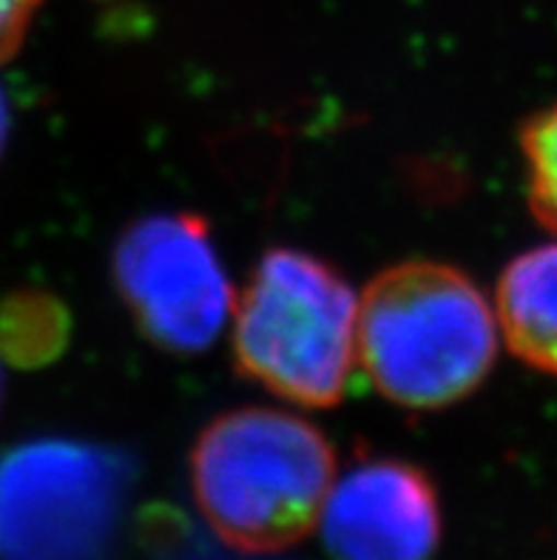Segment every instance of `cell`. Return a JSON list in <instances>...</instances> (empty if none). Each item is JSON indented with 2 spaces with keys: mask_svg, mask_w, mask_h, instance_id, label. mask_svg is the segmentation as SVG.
Instances as JSON below:
<instances>
[{
  "mask_svg": "<svg viewBox=\"0 0 557 560\" xmlns=\"http://www.w3.org/2000/svg\"><path fill=\"white\" fill-rule=\"evenodd\" d=\"M333 560H432L444 518L436 483L404 458H364L336 476L318 512Z\"/></svg>",
  "mask_w": 557,
  "mask_h": 560,
  "instance_id": "cell-6",
  "label": "cell"
},
{
  "mask_svg": "<svg viewBox=\"0 0 557 560\" xmlns=\"http://www.w3.org/2000/svg\"><path fill=\"white\" fill-rule=\"evenodd\" d=\"M43 0H0V63L18 55Z\"/></svg>",
  "mask_w": 557,
  "mask_h": 560,
  "instance_id": "cell-10",
  "label": "cell"
},
{
  "mask_svg": "<svg viewBox=\"0 0 557 560\" xmlns=\"http://www.w3.org/2000/svg\"><path fill=\"white\" fill-rule=\"evenodd\" d=\"M112 270L135 322L160 348L202 353L231 322L236 293L197 213L137 220L117 242Z\"/></svg>",
  "mask_w": 557,
  "mask_h": 560,
  "instance_id": "cell-5",
  "label": "cell"
},
{
  "mask_svg": "<svg viewBox=\"0 0 557 560\" xmlns=\"http://www.w3.org/2000/svg\"><path fill=\"white\" fill-rule=\"evenodd\" d=\"M0 396H3V378H0Z\"/></svg>",
  "mask_w": 557,
  "mask_h": 560,
  "instance_id": "cell-12",
  "label": "cell"
},
{
  "mask_svg": "<svg viewBox=\"0 0 557 560\" xmlns=\"http://www.w3.org/2000/svg\"><path fill=\"white\" fill-rule=\"evenodd\" d=\"M336 481V450L313 421L242 407L217 416L190 453V490L225 547L282 552L316 529Z\"/></svg>",
  "mask_w": 557,
  "mask_h": 560,
  "instance_id": "cell-2",
  "label": "cell"
},
{
  "mask_svg": "<svg viewBox=\"0 0 557 560\" xmlns=\"http://www.w3.org/2000/svg\"><path fill=\"white\" fill-rule=\"evenodd\" d=\"M521 156L532 213L541 225L557 231V103L523 122Z\"/></svg>",
  "mask_w": 557,
  "mask_h": 560,
  "instance_id": "cell-9",
  "label": "cell"
},
{
  "mask_svg": "<svg viewBox=\"0 0 557 560\" xmlns=\"http://www.w3.org/2000/svg\"><path fill=\"white\" fill-rule=\"evenodd\" d=\"M498 319L464 270L432 259L384 268L359 296L356 355L375 390L407 410L459 405L487 382Z\"/></svg>",
  "mask_w": 557,
  "mask_h": 560,
  "instance_id": "cell-1",
  "label": "cell"
},
{
  "mask_svg": "<svg viewBox=\"0 0 557 560\" xmlns=\"http://www.w3.org/2000/svg\"><path fill=\"white\" fill-rule=\"evenodd\" d=\"M126 464L69 439L0 458V560H100L120 524Z\"/></svg>",
  "mask_w": 557,
  "mask_h": 560,
  "instance_id": "cell-4",
  "label": "cell"
},
{
  "mask_svg": "<svg viewBox=\"0 0 557 560\" xmlns=\"http://www.w3.org/2000/svg\"><path fill=\"white\" fill-rule=\"evenodd\" d=\"M492 311L507 348L523 364L557 376V240L509 259Z\"/></svg>",
  "mask_w": 557,
  "mask_h": 560,
  "instance_id": "cell-7",
  "label": "cell"
},
{
  "mask_svg": "<svg viewBox=\"0 0 557 560\" xmlns=\"http://www.w3.org/2000/svg\"><path fill=\"white\" fill-rule=\"evenodd\" d=\"M359 293L339 270L297 248H274L233 299L231 341L247 378L290 405L345 398L356 355Z\"/></svg>",
  "mask_w": 557,
  "mask_h": 560,
  "instance_id": "cell-3",
  "label": "cell"
},
{
  "mask_svg": "<svg viewBox=\"0 0 557 560\" xmlns=\"http://www.w3.org/2000/svg\"><path fill=\"white\" fill-rule=\"evenodd\" d=\"M9 128H12V114H9L7 94L0 89V156H3V149H7L9 142Z\"/></svg>",
  "mask_w": 557,
  "mask_h": 560,
  "instance_id": "cell-11",
  "label": "cell"
},
{
  "mask_svg": "<svg viewBox=\"0 0 557 560\" xmlns=\"http://www.w3.org/2000/svg\"><path fill=\"white\" fill-rule=\"evenodd\" d=\"M69 334L63 305L43 293H18L0 305V353L21 368L49 362Z\"/></svg>",
  "mask_w": 557,
  "mask_h": 560,
  "instance_id": "cell-8",
  "label": "cell"
}]
</instances>
